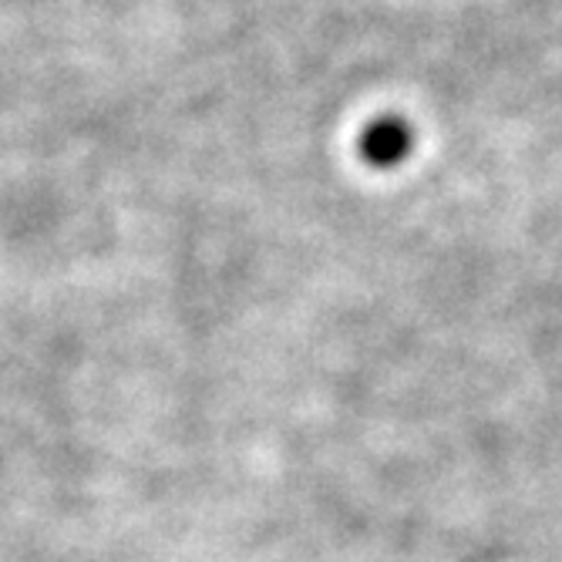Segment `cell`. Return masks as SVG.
<instances>
[{
    "label": "cell",
    "instance_id": "obj_1",
    "mask_svg": "<svg viewBox=\"0 0 562 562\" xmlns=\"http://www.w3.org/2000/svg\"><path fill=\"white\" fill-rule=\"evenodd\" d=\"M412 151V128L401 119H381L361 135V156L374 169H394Z\"/></svg>",
    "mask_w": 562,
    "mask_h": 562
}]
</instances>
